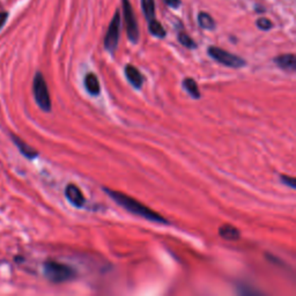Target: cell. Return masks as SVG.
Segmentation results:
<instances>
[{"instance_id": "e0dca14e", "label": "cell", "mask_w": 296, "mask_h": 296, "mask_svg": "<svg viewBox=\"0 0 296 296\" xmlns=\"http://www.w3.org/2000/svg\"><path fill=\"white\" fill-rule=\"evenodd\" d=\"M178 41H180L182 45L189 47V49H195V47H197L195 41H193L186 32H180V34H178Z\"/></svg>"}, {"instance_id": "52a82bcc", "label": "cell", "mask_w": 296, "mask_h": 296, "mask_svg": "<svg viewBox=\"0 0 296 296\" xmlns=\"http://www.w3.org/2000/svg\"><path fill=\"white\" fill-rule=\"evenodd\" d=\"M65 196H66L68 202L75 207L80 208L85 206V197H83L81 190H80L75 184H68L66 186V189H65Z\"/></svg>"}, {"instance_id": "44dd1931", "label": "cell", "mask_w": 296, "mask_h": 296, "mask_svg": "<svg viewBox=\"0 0 296 296\" xmlns=\"http://www.w3.org/2000/svg\"><path fill=\"white\" fill-rule=\"evenodd\" d=\"M7 16H8V14H7L6 12H1V13H0V28H1L2 25L5 24L6 20H7Z\"/></svg>"}, {"instance_id": "277c9868", "label": "cell", "mask_w": 296, "mask_h": 296, "mask_svg": "<svg viewBox=\"0 0 296 296\" xmlns=\"http://www.w3.org/2000/svg\"><path fill=\"white\" fill-rule=\"evenodd\" d=\"M208 54H210L214 60H217L218 63H220L228 67L240 68L246 65V60L242 59V58L237 57L236 54L230 53L228 51L222 50L220 47H217V46L208 47Z\"/></svg>"}, {"instance_id": "d6986e66", "label": "cell", "mask_w": 296, "mask_h": 296, "mask_svg": "<svg viewBox=\"0 0 296 296\" xmlns=\"http://www.w3.org/2000/svg\"><path fill=\"white\" fill-rule=\"evenodd\" d=\"M281 182H283L285 185L290 186V188H292V189H295V186H296L294 178L286 176V175H283V176H281Z\"/></svg>"}, {"instance_id": "9a60e30c", "label": "cell", "mask_w": 296, "mask_h": 296, "mask_svg": "<svg viewBox=\"0 0 296 296\" xmlns=\"http://www.w3.org/2000/svg\"><path fill=\"white\" fill-rule=\"evenodd\" d=\"M198 22L199 25L204 29H207V30H212V29L215 28V22L210 14H207L205 12L199 13L198 15Z\"/></svg>"}, {"instance_id": "9c48e42d", "label": "cell", "mask_w": 296, "mask_h": 296, "mask_svg": "<svg viewBox=\"0 0 296 296\" xmlns=\"http://www.w3.org/2000/svg\"><path fill=\"white\" fill-rule=\"evenodd\" d=\"M274 63H276L280 68L286 69V71L293 72L296 68V58L293 53L283 54V56L277 57L276 59H274Z\"/></svg>"}, {"instance_id": "8fae6325", "label": "cell", "mask_w": 296, "mask_h": 296, "mask_svg": "<svg viewBox=\"0 0 296 296\" xmlns=\"http://www.w3.org/2000/svg\"><path fill=\"white\" fill-rule=\"evenodd\" d=\"M12 139H13V142L17 146V148L20 149V152L22 153V154L25 156V158L28 159H34L36 156L38 155V152H36L34 148L30 147V146H28L25 144L24 141L21 140L20 138H17L16 136H13L12 134Z\"/></svg>"}, {"instance_id": "2e32d148", "label": "cell", "mask_w": 296, "mask_h": 296, "mask_svg": "<svg viewBox=\"0 0 296 296\" xmlns=\"http://www.w3.org/2000/svg\"><path fill=\"white\" fill-rule=\"evenodd\" d=\"M142 3V9H144V13L147 20L154 19L155 16V3L154 0H141Z\"/></svg>"}, {"instance_id": "4fadbf2b", "label": "cell", "mask_w": 296, "mask_h": 296, "mask_svg": "<svg viewBox=\"0 0 296 296\" xmlns=\"http://www.w3.org/2000/svg\"><path fill=\"white\" fill-rule=\"evenodd\" d=\"M183 87L186 89V91L191 95L193 98H199L200 97V91L199 87L197 85V82L192 78H186L183 80Z\"/></svg>"}, {"instance_id": "3957f363", "label": "cell", "mask_w": 296, "mask_h": 296, "mask_svg": "<svg viewBox=\"0 0 296 296\" xmlns=\"http://www.w3.org/2000/svg\"><path fill=\"white\" fill-rule=\"evenodd\" d=\"M32 90H34V96L38 107L42 110L49 112L51 110V98L44 76L42 75V73H36L34 82H32Z\"/></svg>"}, {"instance_id": "7c38bea8", "label": "cell", "mask_w": 296, "mask_h": 296, "mask_svg": "<svg viewBox=\"0 0 296 296\" xmlns=\"http://www.w3.org/2000/svg\"><path fill=\"white\" fill-rule=\"evenodd\" d=\"M85 86L86 89L89 91V94L91 95H96L100 94L101 91V87H100V82H98L97 76L94 74V73H88L85 78Z\"/></svg>"}, {"instance_id": "5b68a950", "label": "cell", "mask_w": 296, "mask_h": 296, "mask_svg": "<svg viewBox=\"0 0 296 296\" xmlns=\"http://www.w3.org/2000/svg\"><path fill=\"white\" fill-rule=\"evenodd\" d=\"M119 34H120V14L117 10L114 19L111 20L110 24H109L107 35L104 37V46L109 52L114 53L115 50L118 46L119 42Z\"/></svg>"}, {"instance_id": "8992f818", "label": "cell", "mask_w": 296, "mask_h": 296, "mask_svg": "<svg viewBox=\"0 0 296 296\" xmlns=\"http://www.w3.org/2000/svg\"><path fill=\"white\" fill-rule=\"evenodd\" d=\"M123 2V10H124V17H125L126 23V30L129 39L132 43H137L139 41V28L137 24L136 16H134V12L132 6L129 0H122Z\"/></svg>"}, {"instance_id": "7a4b0ae2", "label": "cell", "mask_w": 296, "mask_h": 296, "mask_svg": "<svg viewBox=\"0 0 296 296\" xmlns=\"http://www.w3.org/2000/svg\"><path fill=\"white\" fill-rule=\"evenodd\" d=\"M44 274L51 283L60 284L74 279L75 271L68 265L54 261H47L44 263Z\"/></svg>"}, {"instance_id": "6da1fadb", "label": "cell", "mask_w": 296, "mask_h": 296, "mask_svg": "<svg viewBox=\"0 0 296 296\" xmlns=\"http://www.w3.org/2000/svg\"><path fill=\"white\" fill-rule=\"evenodd\" d=\"M104 191L108 193L109 196L111 197L115 202L118 204L119 206L125 208L126 211L131 212V213L139 215V217L147 219V220H151L153 222H159V224H168V220H166L163 217H161L160 214L156 213V212L152 211L151 208L145 206L144 204H141L138 200L131 198V197L124 195L122 192L114 191V190H110L108 188H104Z\"/></svg>"}, {"instance_id": "30bf717a", "label": "cell", "mask_w": 296, "mask_h": 296, "mask_svg": "<svg viewBox=\"0 0 296 296\" xmlns=\"http://www.w3.org/2000/svg\"><path fill=\"white\" fill-rule=\"evenodd\" d=\"M219 234L222 239L227 241H237L241 237L240 230L234 227V226L230 225H224L221 226L220 229H219Z\"/></svg>"}, {"instance_id": "ac0fdd59", "label": "cell", "mask_w": 296, "mask_h": 296, "mask_svg": "<svg viewBox=\"0 0 296 296\" xmlns=\"http://www.w3.org/2000/svg\"><path fill=\"white\" fill-rule=\"evenodd\" d=\"M257 25L262 30H269V29L272 28V22L266 17H261V19L257 20Z\"/></svg>"}, {"instance_id": "ffe728a7", "label": "cell", "mask_w": 296, "mask_h": 296, "mask_svg": "<svg viewBox=\"0 0 296 296\" xmlns=\"http://www.w3.org/2000/svg\"><path fill=\"white\" fill-rule=\"evenodd\" d=\"M164 2L170 7H178L181 5V0H164Z\"/></svg>"}, {"instance_id": "ba28073f", "label": "cell", "mask_w": 296, "mask_h": 296, "mask_svg": "<svg viewBox=\"0 0 296 296\" xmlns=\"http://www.w3.org/2000/svg\"><path fill=\"white\" fill-rule=\"evenodd\" d=\"M125 75L134 88L137 89L141 88L142 82H144V76H142V74L139 72V69L137 67H134L133 65H130V64L126 65Z\"/></svg>"}, {"instance_id": "5bb4252c", "label": "cell", "mask_w": 296, "mask_h": 296, "mask_svg": "<svg viewBox=\"0 0 296 296\" xmlns=\"http://www.w3.org/2000/svg\"><path fill=\"white\" fill-rule=\"evenodd\" d=\"M148 29L149 31H151V34L156 36V37L163 38L164 36H166V30H164L162 24H161L159 21H156L155 19H152L148 21Z\"/></svg>"}]
</instances>
